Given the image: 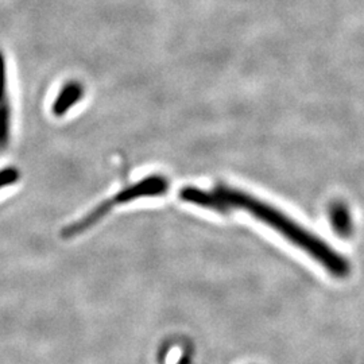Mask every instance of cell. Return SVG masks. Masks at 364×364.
I'll return each instance as SVG.
<instances>
[{
  "instance_id": "4",
  "label": "cell",
  "mask_w": 364,
  "mask_h": 364,
  "mask_svg": "<svg viewBox=\"0 0 364 364\" xmlns=\"http://www.w3.org/2000/svg\"><path fill=\"white\" fill-rule=\"evenodd\" d=\"M115 205H117V200L112 196L109 200H105V203H102L99 207L93 209L87 216H84L81 220L65 227L63 230V237H73V236H77V235L88 231L90 227L95 225L97 221L102 220L105 215Z\"/></svg>"
},
{
  "instance_id": "8",
  "label": "cell",
  "mask_w": 364,
  "mask_h": 364,
  "mask_svg": "<svg viewBox=\"0 0 364 364\" xmlns=\"http://www.w3.org/2000/svg\"><path fill=\"white\" fill-rule=\"evenodd\" d=\"M6 92H7V64H6L4 54L0 50V103L4 102Z\"/></svg>"
},
{
  "instance_id": "2",
  "label": "cell",
  "mask_w": 364,
  "mask_h": 364,
  "mask_svg": "<svg viewBox=\"0 0 364 364\" xmlns=\"http://www.w3.org/2000/svg\"><path fill=\"white\" fill-rule=\"evenodd\" d=\"M169 188L168 180L162 176H149L144 180H139L130 186L122 189L114 195L117 200V205L132 203L135 200L144 198V197H154V196L164 195Z\"/></svg>"
},
{
  "instance_id": "7",
  "label": "cell",
  "mask_w": 364,
  "mask_h": 364,
  "mask_svg": "<svg viewBox=\"0 0 364 364\" xmlns=\"http://www.w3.org/2000/svg\"><path fill=\"white\" fill-rule=\"evenodd\" d=\"M21 171L15 166H6L0 169V191L6 189L9 186H13L14 183L19 181Z\"/></svg>"
},
{
  "instance_id": "6",
  "label": "cell",
  "mask_w": 364,
  "mask_h": 364,
  "mask_svg": "<svg viewBox=\"0 0 364 364\" xmlns=\"http://www.w3.org/2000/svg\"><path fill=\"white\" fill-rule=\"evenodd\" d=\"M11 108L6 102L0 103V149H6L10 144L13 127Z\"/></svg>"
},
{
  "instance_id": "5",
  "label": "cell",
  "mask_w": 364,
  "mask_h": 364,
  "mask_svg": "<svg viewBox=\"0 0 364 364\" xmlns=\"http://www.w3.org/2000/svg\"><path fill=\"white\" fill-rule=\"evenodd\" d=\"M331 221L338 234L350 235L352 231V220L348 209L344 205L336 204L331 208Z\"/></svg>"
},
{
  "instance_id": "3",
  "label": "cell",
  "mask_w": 364,
  "mask_h": 364,
  "mask_svg": "<svg viewBox=\"0 0 364 364\" xmlns=\"http://www.w3.org/2000/svg\"><path fill=\"white\" fill-rule=\"evenodd\" d=\"M85 95V88L80 81H68L57 93L52 105V114L55 117H64L77 105Z\"/></svg>"
},
{
  "instance_id": "1",
  "label": "cell",
  "mask_w": 364,
  "mask_h": 364,
  "mask_svg": "<svg viewBox=\"0 0 364 364\" xmlns=\"http://www.w3.org/2000/svg\"><path fill=\"white\" fill-rule=\"evenodd\" d=\"M180 197L186 203L218 212H228L231 209L246 210L255 219L272 227L294 246L306 252L331 275L336 278H346L350 274V263L333 248L328 246L326 242L301 227L299 223L290 219L279 209L258 200L252 195L230 186H218L210 191L189 186L182 189Z\"/></svg>"
}]
</instances>
